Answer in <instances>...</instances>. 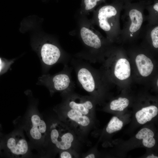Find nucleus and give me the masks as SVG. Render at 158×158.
<instances>
[{
	"label": "nucleus",
	"mask_w": 158,
	"mask_h": 158,
	"mask_svg": "<svg viewBox=\"0 0 158 158\" xmlns=\"http://www.w3.org/2000/svg\"><path fill=\"white\" fill-rule=\"evenodd\" d=\"M20 128L24 130L30 140V146L36 149L44 144L48 127L39 112L31 107L22 118Z\"/></svg>",
	"instance_id": "1"
},
{
	"label": "nucleus",
	"mask_w": 158,
	"mask_h": 158,
	"mask_svg": "<svg viewBox=\"0 0 158 158\" xmlns=\"http://www.w3.org/2000/svg\"><path fill=\"white\" fill-rule=\"evenodd\" d=\"M77 27L75 34L77 35L83 47L81 51L76 54V58L87 60L92 49H98L102 46L101 39L92 29L89 20L86 16L78 13L76 16Z\"/></svg>",
	"instance_id": "2"
},
{
	"label": "nucleus",
	"mask_w": 158,
	"mask_h": 158,
	"mask_svg": "<svg viewBox=\"0 0 158 158\" xmlns=\"http://www.w3.org/2000/svg\"><path fill=\"white\" fill-rule=\"evenodd\" d=\"M49 136L51 143L57 148L67 150L72 146L74 141L73 134L60 123H51L48 128Z\"/></svg>",
	"instance_id": "3"
},
{
	"label": "nucleus",
	"mask_w": 158,
	"mask_h": 158,
	"mask_svg": "<svg viewBox=\"0 0 158 158\" xmlns=\"http://www.w3.org/2000/svg\"><path fill=\"white\" fill-rule=\"evenodd\" d=\"M73 69L72 67L65 65L63 69L59 73L53 76H47L45 82L52 92H60L62 93L73 90L75 84L71 76Z\"/></svg>",
	"instance_id": "4"
},
{
	"label": "nucleus",
	"mask_w": 158,
	"mask_h": 158,
	"mask_svg": "<svg viewBox=\"0 0 158 158\" xmlns=\"http://www.w3.org/2000/svg\"><path fill=\"white\" fill-rule=\"evenodd\" d=\"M20 128L13 130L10 135L6 146L13 158H23L30 154L31 146L26 140Z\"/></svg>",
	"instance_id": "5"
},
{
	"label": "nucleus",
	"mask_w": 158,
	"mask_h": 158,
	"mask_svg": "<svg viewBox=\"0 0 158 158\" xmlns=\"http://www.w3.org/2000/svg\"><path fill=\"white\" fill-rule=\"evenodd\" d=\"M40 54L44 64L50 66L58 63L67 64L70 56L60 46L53 43L46 42L42 45Z\"/></svg>",
	"instance_id": "6"
},
{
	"label": "nucleus",
	"mask_w": 158,
	"mask_h": 158,
	"mask_svg": "<svg viewBox=\"0 0 158 158\" xmlns=\"http://www.w3.org/2000/svg\"><path fill=\"white\" fill-rule=\"evenodd\" d=\"M73 91L62 93L65 97L64 106L87 115L93 107L92 103L87 96L77 95L73 92Z\"/></svg>",
	"instance_id": "7"
},
{
	"label": "nucleus",
	"mask_w": 158,
	"mask_h": 158,
	"mask_svg": "<svg viewBox=\"0 0 158 158\" xmlns=\"http://www.w3.org/2000/svg\"><path fill=\"white\" fill-rule=\"evenodd\" d=\"M117 13L116 8L111 6H104L100 8L98 11L97 15L99 27L104 31H109L111 28L108 19L115 16Z\"/></svg>",
	"instance_id": "8"
},
{
	"label": "nucleus",
	"mask_w": 158,
	"mask_h": 158,
	"mask_svg": "<svg viewBox=\"0 0 158 158\" xmlns=\"http://www.w3.org/2000/svg\"><path fill=\"white\" fill-rule=\"evenodd\" d=\"M136 63L140 75L147 77L152 73L153 64L151 60L143 54L138 55L135 59Z\"/></svg>",
	"instance_id": "9"
},
{
	"label": "nucleus",
	"mask_w": 158,
	"mask_h": 158,
	"mask_svg": "<svg viewBox=\"0 0 158 158\" xmlns=\"http://www.w3.org/2000/svg\"><path fill=\"white\" fill-rule=\"evenodd\" d=\"M66 108V116L69 120L82 127H85L89 125L90 120L87 115L76 110Z\"/></svg>",
	"instance_id": "10"
},
{
	"label": "nucleus",
	"mask_w": 158,
	"mask_h": 158,
	"mask_svg": "<svg viewBox=\"0 0 158 158\" xmlns=\"http://www.w3.org/2000/svg\"><path fill=\"white\" fill-rule=\"evenodd\" d=\"M158 112L156 107L151 106L142 108L136 112L135 116L138 122L143 124L150 121L157 115Z\"/></svg>",
	"instance_id": "11"
},
{
	"label": "nucleus",
	"mask_w": 158,
	"mask_h": 158,
	"mask_svg": "<svg viewBox=\"0 0 158 158\" xmlns=\"http://www.w3.org/2000/svg\"><path fill=\"white\" fill-rule=\"evenodd\" d=\"M114 73L116 77L120 80L129 78L130 74V68L128 61L124 58L119 59L116 64Z\"/></svg>",
	"instance_id": "12"
},
{
	"label": "nucleus",
	"mask_w": 158,
	"mask_h": 158,
	"mask_svg": "<svg viewBox=\"0 0 158 158\" xmlns=\"http://www.w3.org/2000/svg\"><path fill=\"white\" fill-rule=\"evenodd\" d=\"M154 134L150 129L144 128L141 129L135 135L136 138L139 140L142 139L144 146L148 148L153 147L155 144V140L153 138Z\"/></svg>",
	"instance_id": "13"
},
{
	"label": "nucleus",
	"mask_w": 158,
	"mask_h": 158,
	"mask_svg": "<svg viewBox=\"0 0 158 158\" xmlns=\"http://www.w3.org/2000/svg\"><path fill=\"white\" fill-rule=\"evenodd\" d=\"M129 16L131 21L129 28L130 32L134 33L140 28L143 22V17L141 12L136 9L131 10Z\"/></svg>",
	"instance_id": "14"
},
{
	"label": "nucleus",
	"mask_w": 158,
	"mask_h": 158,
	"mask_svg": "<svg viewBox=\"0 0 158 158\" xmlns=\"http://www.w3.org/2000/svg\"><path fill=\"white\" fill-rule=\"evenodd\" d=\"M102 0H82L78 13L80 14L87 16Z\"/></svg>",
	"instance_id": "15"
},
{
	"label": "nucleus",
	"mask_w": 158,
	"mask_h": 158,
	"mask_svg": "<svg viewBox=\"0 0 158 158\" xmlns=\"http://www.w3.org/2000/svg\"><path fill=\"white\" fill-rule=\"evenodd\" d=\"M128 100L126 98L119 97L118 99L112 101L110 104V108L113 110L122 111L128 107Z\"/></svg>",
	"instance_id": "16"
},
{
	"label": "nucleus",
	"mask_w": 158,
	"mask_h": 158,
	"mask_svg": "<svg viewBox=\"0 0 158 158\" xmlns=\"http://www.w3.org/2000/svg\"><path fill=\"white\" fill-rule=\"evenodd\" d=\"M123 125V122L117 117L114 116L111 119L106 128V131L111 133L120 130Z\"/></svg>",
	"instance_id": "17"
},
{
	"label": "nucleus",
	"mask_w": 158,
	"mask_h": 158,
	"mask_svg": "<svg viewBox=\"0 0 158 158\" xmlns=\"http://www.w3.org/2000/svg\"><path fill=\"white\" fill-rule=\"evenodd\" d=\"M151 37L152 42V44L155 48H158V27L157 26L152 31Z\"/></svg>",
	"instance_id": "18"
},
{
	"label": "nucleus",
	"mask_w": 158,
	"mask_h": 158,
	"mask_svg": "<svg viewBox=\"0 0 158 158\" xmlns=\"http://www.w3.org/2000/svg\"><path fill=\"white\" fill-rule=\"evenodd\" d=\"M67 150H63L60 154V157L61 158H71L73 156L71 153Z\"/></svg>",
	"instance_id": "19"
},
{
	"label": "nucleus",
	"mask_w": 158,
	"mask_h": 158,
	"mask_svg": "<svg viewBox=\"0 0 158 158\" xmlns=\"http://www.w3.org/2000/svg\"><path fill=\"white\" fill-rule=\"evenodd\" d=\"M95 155L93 154H90L87 156H86L85 158H95Z\"/></svg>",
	"instance_id": "20"
},
{
	"label": "nucleus",
	"mask_w": 158,
	"mask_h": 158,
	"mask_svg": "<svg viewBox=\"0 0 158 158\" xmlns=\"http://www.w3.org/2000/svg\"><path fill=\"white\" fill-rule=\"evenodd\" d=\"M153 8H154V9H155L157 11V12H158V3H156L153 6Z\"/></svg>",
	"instance_id": "21"
},
{
	"label": "nucleus",
	"mask_w": 158,
	"mask_h": 158,
	"mask_svg": "<svg viewBox=\"0 0 158 158\" xmlns=\"http://www.w3.org/2000/svg\"><path fill=\"white\" fill-rule=\"evenodd\" d=\"M147 158H158V157L157 156H155L153 154H152V155H149L147 157Z\"/></svg>",
	"instance_id": "22"
},
{
	"label": "nucleus",
	"mask_w": 158,
	"mask_h": 158,
	"mask_svg": "<svg viewBox=\"0 0 158 158\" xmlns=\"http://www.w3.org/2000/svg\"><path fill=\"white\" fill-rule=\"evenodd\" d=\"M1 59L0 58V72L1 71Z\"/></svg>",
	"instance_id": "23"
},
{
	"label": "nucleus",
	"mask_w": 158,
	"mask_h": 158,
	"mask_svg": "<svg viewBox=\"0 0 158 158\" xmlns=\"http://www.w3.org/2000/svg\"><path fill=\"white\" fill-rule=\"evenodd\" d=\"M157 85L158 86V80H157Z\"/></svg>",
	"instance_id": "24"
},
{
	"label": "nucleus",
	"mask_w": 158,
	"mask_h": 158,
	"mask_svg": "<svg viewBox=\"0 0 158 158\" xmlns=\"http://www.w3.org/2000/svg\"><path fill=\"white\" fill-rule=\"evenodd\" d=\"M130 36H131V37H132V36H133V35H132V34H130Z\"/></svg>",
	"instance_id": "25"
}]
</instances>
